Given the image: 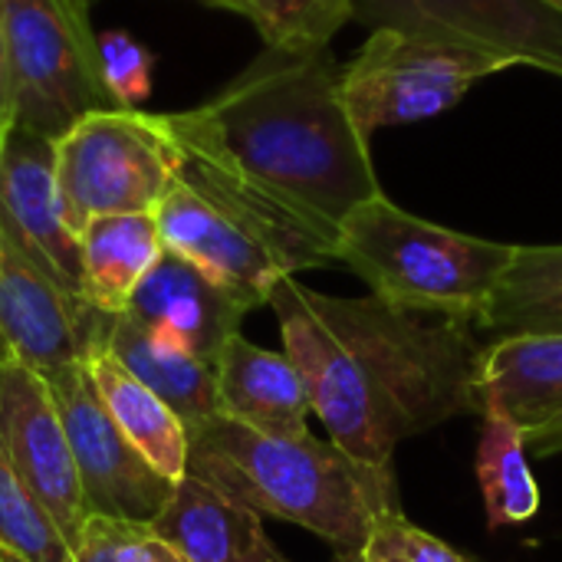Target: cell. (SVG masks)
Listing matches in <instances>:
<instances>
[{
  "mask_svg": "<svg viewBox=\"0 0 562 562\" xmlns=\"http://www.w3.org/2000/svg\"><path fill=\"white\" fill-rule=\"evenodd\" d=\"M125 313L135 316L148 333L214 366L217 352L231 336L240 333V323L250 310L194 263L165 250L135 290Z\"/></svg>",
  "mask_w": 562,
  "mask_h": 562,
  "instance_id": "cell-15",
  "label": "cell"
},
{
  "mask_svg": "<svg viewBox=\"0 0 562 562\" xmlns=\"http://www.w3.org/2000/svg\"><path fill=\"white\" fill-rule=\"evenodd\" d=\"M171 132L198 155L326 240L382 194L369 138L342 99V66L323 49H263L214 99L168 112Z\"/></svg>",
  "mask_w": 562,
  "mask_h": 562,
  "instance_id": "cell-2",
  "label": "cell"
},
{
  "mask_svg": "<svg viewBox=\"0 0 562 562\" xmlns=\"http://www.w3.org/2000/svg\"><path fill=\"white\" fill-rule=\"evenodd\" d=\"M362 562H474L468 553L448 547L441 537L412 524L402 507L382 510L359 550Z\"/></svg>",
  "mask_w": 562,
  "mask_h": 562,
  "instance_id": "cell-26",
  "label": "cell"
},
{
  "mask_svg": "<svg viewBox=\"0 0 562 562\" xmlns=\"http://www.w3.org/2000/svg\"><path fill=\"white\" fill-rule=\"evenodd\" d=\"M99 316L46 267L0 207V349L49 375L95 349Z\"/></svg>",
  "mask_w": 562,
  "mask_h": 562,
  "instance_id": "cell-10",
  "label": "cell"
},
{
  "mask_svg": "<svg viewBox=\"0 0 562 562\" xmlns=\"http://www.w3.org/2000/svg\"><path fill=\"white\" fill-rule=\"evenodd\" d=\"M89 379L112 415L115 428L132 441V448L171 484L188 477V425L178 418L171 405H165L148 385H142L132 372H125L109 352L92 349L86 359Z\"/></svg>",
  "mask_w": 562,
  "mask_h": 562,
  "instance_id": "cell-20",
  "label": "cell"
},
{
  "mask_svg": "<svg viewBox=\"0 0 562 562\" xmlns=\"http://www.w3.org/2000/svg\"><path fill=\"white\" fill-rule=\"evenodd\" d=\"M352 16L562 76V13L543 0H352Z\"/></svg>",
  "mask_w": 562,
  "mask_h": 562,
  "instance_id": "cell-11",
  "label": "cell"
},
{
  "mask_svg": "<svg viewBox=\"0 0 562 562\" xmlns=\"http://www.w3.org/2000/svg\"><path fill=\"white\" fill-rule=\"evenodd\" d=\"M477 329L491 339L562 336V244L514 250Z\"/></svg>",
  "mask_w": 562,
  "mask_h": 562,
  "instance_id": "cell-21",
  "label": "cell"
},
{
  "mask_svg": "<svg viewBox=\"0 0 562 562\" xmlns=\"http://www.w3.org/2000/svg\"><path fill=\"white\" fill-rule=\"evenodd\" d=\"M481 438L474 454V474L484 497L487 530L520 527L540 514L543 494L530 471V451L517 425L501 415H481Z\"/></svg>",
  "mask_w": 562,
  "mask_h": 562,
  "instance_id": "cell-22",
  "label": "cell"
},
{
  "mask_svg": "<svg viewBox=\"0 0 562 562\" xmlns=\"http://www.w3.org/2000/svg\"><path fill=\"white\" fill-rule=\"evenodd\" d=\"M333 562H362L359 553H333Z\"/></svg>",
  "mask_w": 562,
  "mask_h": 562,
  "instance_id": "cell-28",
  "label": "cell"
},
{
  "mask_svg": "<svg viewBox=\"0 0 562 562\" xmlns=\"http://www.w3.org/2000/svg\"><path fill=\"white\" fill-rule=\"evenodd\" d=\"M477 415L520 428L537 458H562V336L491 339L477 362Z\"/></svg>",
  "mask_w": 562,
  "mask_h": 562,
  "instance_id": "cell-13",
  "label": "cell"
},
{
  "mask_svg": "<svg viewBox=\"0 0 562 562\" xmlns=\"http://www.w3.org/2000/svg\"><path fill=\"white\" fill-rule=\"evenodd\" d=\"M46 385L69 438L86 510L151 524L165 510L175 484L161 477L115 428L89 379L86 362L49 372Z\"/></svg>",
  "mask_w": 562,
  "mask_h": 562,
  "instance_id": "cell-9",
  "label": "cell"
},
{
  "mask_svg": "<svg viewBox=\"0 0 562 562\" xmlns=\"http://www.w3.org/2000/svg\"><path fill=\"white\" fill-rule=\"evenodd\" d=\"M0 207L26 237V244L46 260V267L79 296V237L66 224L56 175V142L16 122H10L0 135Z\"/></svg>",
  "mask_w": 562,
  "mask_h": 562,
  "instance_id": "cell-14",
  "label": "cell"
},
{
  "mask_svg": "<svg viewBox=\"0 0 562 562\" xmlns=\"http://www.w3.org/2000/svg\"><path fill=\"white\" fill-rule=\"evenodd\" d=\"M510 63L451 40L405 30H372L359 56L342 66V99L366 138L454 109L471 86Z\"/></svg>",
  "mask_w": 562,
  "mask_h": 562,
  "instance_id": "cell-8",
  "label": "cell"
},
{
  "mask_svg": "<svg viewBox=\"0 0 562 562\" xmlns=\"http://www.w3.org/2000/svg\"><path fill=\"white\" fill-rule=\"evenodd\" d=\"M214 7L247 16L267 49H323L352 20V0H217Z\"/></svg>",
  "mask_w": 562,
  "mask_h": 562,
  "instance_id": "cell-23",
  "label": "cell"
},
{
  "mask_svg": "<svg viewBox=\"0 0 562 562\" xmlns=\"http://www.w3.org/2000/svg\"><path fill=\"white\" fill-rule=\"evenodd\" d=\"M89 0H0L10 122L59 138L82 115L122 109L102 82Z\"/></svg>",
  "mask_w": 562,
  "mask_h": 562,
  "instance_id": "cell-6",
  "label": "cell"
},
{
  "mask_svg": "<svg viewBox=\"0 0 562 562\" xmlns=\"http://www.w3.org/2000/svg\"><path fill=\"white\" fill-rule=\"evenodd\" d=\"M0 562H26V560H20V557H13V553L0 550Z\"/></svg>",
  "mask_w": 562,
  "mask_h": 562,
  "instance_id": "cell-29",
  "label": "cell"
},
{
  "mask_svg": "<svg viewBox=\"0 0 562 562\" xmlns=\"http://www.w3.org/2000/svg\"><path fill=\"white\" fill-rule=\"evenodd\" d=\"M514 250L517 244L441 227L375 194L342 221L336 263L385 303L477 323Z\"/></svg>",
  "mask_w": 562,
  "mask_h": 562,
  "instance_id": "cell-5",
  "label": "cell"
},
{
  "mask_svg": "<svg viewBox=\"0 0 562 562\" xmlns=\"http://www.w3.org/2000/svg\"><path fill=\"white\" fill-rule=\"evenodd\" d=\"M188 474L260 517L296 524L333 553H359L372 520L398 507L395 471L349 458L329 438H273L211 415L188 428Z\"/></svg>",
  "mask_w": 562,
  "mask_h": 562,
  "instance_id": "cell-3",
  "label": "cell"
},
{
  "mask_svg": "<svg viewBox=\"0 0 562 562\" xmlns=\"http://www.w3.org/2000/svg\"><path fill=\"white\" fill-rule=\"evenodd\" d=\"M217 415L273 438L310 435V392L286 352H270L240 333L214 359Z\"/></svg>",
  "mask_w": 562,
  "mask_h": 562,
  "instance_id": "cell-16",
  "label": "cell"
},
{
  "mask_svg": "<svg viewBox=\"0 0 562 562\" xmlns=\"http://www.w3.org/2000/svg\"><path fill=\"white\" fill-rule=\"evenodd\" d=\"M188 562H290L263 530V517L198 477H181L151 520Z\"/></svg>",
  "mask_w": 562,
  "mask_h": 562,
  "instance_id": "cell-17",
  "label": "cell"
},
{
  "mask_svg": "<svg viewBox=\"0 0 562 562\" xmlns=\"http://www.w3.org/2000/svg\"><path fill=\"white\" fill-rule=\"evenodd\" d=\"M184 148L168 115L99 109L56 138L66 224L79 231L109 214H155L178 184Z\"/></svg>",
  "mask_w": 562,
  "mask_h": 562,
  "instance_id": "cell-7",
  "label": "cell"
},
{
  "mask_svg": "<svg viewBox=\"0 0 562 562\" xmlns=\"http://www.w3.org/2000/svg\"><path fill=\"white\" fill-rule=\"evenodd\" d=\"M0 441L30 494L72 543L89 510L59 408L46 375L7 349H0Z\"/></svg>",
  "mask_w": 562,
  "mask_h": 562,
  "instance_id": "cell-12",
  "label": "cell"
},
{
  "mask_svg": "<svg viewBox=\"0 0 562 562\" xmlns=\"http://www.w3.org/2000/svg\"><path fill=\"white\" fill-rule=\"evenodd\" d=\"M89 3H92V0H89Z\"/></svg>",
  "mask_w": 562,
  "mask_h": 562,
  "instance_id": "cell-32",
  "label": "cell"
},
{
  "mask_svg": "<svg viewBox=\"0 0 562 562\" xmlns=\"http://www.w3.org/2000/svg\"><path fill=\"white\" fill-rule=\"evenodd\" d=\"M0 550L26 562H72L53 517L30 494L0 441Z\"/></svg>",
  "mask_w": 562,
  "mask_h": 562,
  "instance_id": "cell-24",
  "label": "cell"
},
{
  "mask_svg": "<svg viewBox=\"0 0 562 562\" xmlns=\"http://www.w3.org/2000/svg\"><path fill=\"white\" fill-rule=\"evenodd\" d=\"M95 349L109 352L125 372H132L142 385H148L165 405L178 412V418L188 428L217 415L214 366L148 333L135 316L102 313Z\"/></svg>",
  "mask_w": 562,
  "mask_h": 562,
  "instance_id": "cell-18",
  "label": "cell"
},
{
  "mask_svg": "<svg viewBox=\"0 0 562 562\" xmlns=\"http://www.w3.org/2000/svg\"><path fill=\"white\" fill-rule=\"evenodd\" d=\"M267 306L310 408L349 458L392 468L405 438L477 412V323L379 296H329L283 277Z\"/></svg>",
  "mask_w": 562,
  "mask_h": 562,
  "instance_id": "cell-1",
  "label": "cell"
},
{
  "mask_svg": "<svg viewBox=\"0 0 562 562\" xmlns=\"http://www.w3.org/2000/svg\"><path fill=\"white\" fill-rule=\"evenodd\" d=\"M543 3H547V7H553V10H560V13H562V0H543Z\"/></svg>",
  "mask_w": 562,
  "mask_h": 562,
  "instance_id": "cell-30",
  "label": "cell"
},
{
  "mask_svg": "<svg viewBox=\"0 0 562 562\" xmlns=\"http://www.w3.org/2000/svg\"><path fill=\"white\" fill-rule=\"evenodd\" d=\"M155 221L168 254L194 263L247 310L267 306L283 277L336 263L333 247L293 214L188 151Z\"/></svg>",
  "mask_w": 562,
  "mask_h": 562,
  "instance_id": "cell-4",
  "label": "cell"
},
{
  "mask_svg": "<svg viewBox=\"0 0 562 562\" xmlns=\"http://www.w3.org/2000/svg\"><path fill=\"white\" fill-rule=\"evenodd\" d=\"M161 254L165 244L155 214H109L89 221L79 231V296L99 313H125Z\"/></svg>",
  "mask_w": 562,
  "mask_h": 562,
  "instance_id": "cell-19",
  "label": "cell"
},
{
  "mask_svg": "<svg viewBox=\"0 0 562 562\" xmlns=\"http://www.w3.org/2000/svg\"><path fill=\"white\" fill-rule=\"evenodd\" d=\"M72 562H188L151 524L89 514L69 543Z\"/></svg>",
  "mask_w": 562,
  "mask_h": 562,
  "instance_id": "cell-25",
  "label": "cell"
},
{
  "mask_svg": "<svg viewBox=\"0 0 562 562\" xmlns=\"http://www.w3.org/2000/svg\"><path fill=\"white\" fill-rule=\"evenodd\" d=\"M207 3H217V0H207Z\"/></svg>",
  "mask_w": 562,
  "mask_h": 562,
  "instance_id": "cell-31",
  "label": "cell"
},
{
  "mask_svg": "<svg viewBox=\"0 0 562 562\" xmlns=\"http://www.w3.org/2000/svg\"><path fill=\"white\" fill-rule=\"evenodd\" d=\"M99 63H102V82L115 105L135 109V102L148 99L151 92V69L155 56L145 49L135 36L122 30H109L99 36Z\"/></svg>",
  "mask_w": 562,
  "mask_h": 562,
  "instance_id": "cell-27",
  "label": "cell"
}]
</instances>
